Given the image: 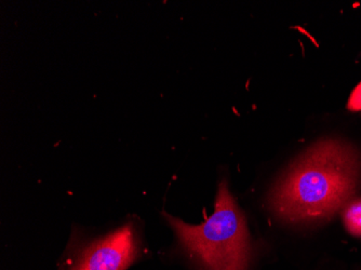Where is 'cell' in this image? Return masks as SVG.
Listing matches in <instances>:
<instances>
[{"mask_svg":"<svg viewBox=\"0 0 361 270\" xmlns=\"http://www.w3.org/2000/svg\"><path fill=\"white\" fill-rule=\"evenodd\" d=\"M348 109L353 111H361V82L354 89L350 99H348Z\"/></svg>","mask_w":361,"mask_h":270,"instance_id":"5b68a950","label":"cell"},{"mask_svg":"<svg viewBox=\"0 0 361 270\" xmlns=\"http://www.w3.org/2000/svg\"><path fill=\"white\" fill-rule=\"evenodd\" d=\"M139 237L126 224L79 250L71 270H126L139 255Z\"/></svg>","mask_w":361,"mask_h":270,"instance_id":"3957f363","label":"cell"},{"mask_svg":"<svg viewBox=\"0 0 361 270\" xmlns=\"http://www.w3.org/2000/svg\"><path fill=\"white\" fill-rule=\"evenodd\" d=\"M361 182L356 152L338 140L315 144L271 194V206L290 223L319 222L345 207Z\"/></svg>","mask_w":361,"mask_h":270,"instance_id":"6da1fadb","label":"cell"},{"mask_svg":"<svg viewBox=\"0 0 361 270\" xmlns=\"http://www.w3.org/2000/svg\"><path fill=\"white\" fill-rule=\"evenodd\" d=\"M343 221L350 235L361 237V198L346 204L343 210Z\"/></svg>","mask_w":361,"mask_h":270,"instance_id":"277c9868","label":"cell"},{"mask_svg":"<svg viewBox=\"0 0 361 270\" xmlns=\"http://www.w3.org/2000/svg\"><path fill=\"white\" fill-rule=\"evenodd\" d=\"M180 245L206 270H248L251 257L248 226L226 180L219 185L214 213L200 225L186 224L166 214Z\"/></svg>","mask_w":361,"mask_h":270,"instance_id":"7a4b0ae2","label":"cell"}]
</instances>
